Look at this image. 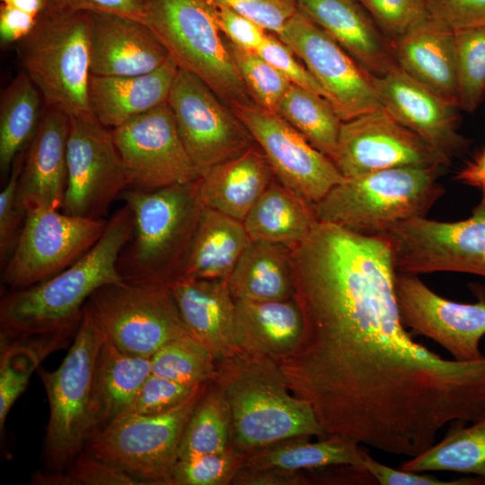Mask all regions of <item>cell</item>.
<instances>
[{
    "label": "cell",
    "mask_w": 485,
    "mask_h": 485,
    "mask_svg": "<svg viewBox=\"0 0 485 485\" xmlns=\"http://www.w3.org/2000/svg\"><path fill=\"white\" fill-rule=\"evenodd\" d=\"M292 250L293 298L304 331L277 361L322 428L354 438L391 436L444 412L461 388L463 366L406 331L390 238L316 221Z\"/></svg>",
    "instance_id": "1"
},
{
    "label": "cell",
    "mask_w": 485,
    "mask_h": 485,
    "mask_svg": "<svg viewBox=\"0 0 485 485\" xmlns=\"http://www.w3.org/2000/svg\"><path fill=\"white\" fill-rule=\"evenodd\" d=\"M133 230V213L125 204L75 262L44 281L5 295L0 304L1 338L75 334L92 295L105 285L124 281L118 260Z\"/></svg>",
    "instance_id": "2"
},
{
    "label": "cell",
    "mask_w": 485,
    "mask_h": 485,
    "mask_svg": "<svg viewBox=\"0 0 485 485\" xmlns=\"http://www.w3.org/2000/svg\"><path fill=\"white\" fill-rule=\"evenodd\" d=\"M213 382L231 415V446L244 454L295 436H327L308 401L289 389L278 361L237 347L216 360Z\"/></svg>",
    "instance_id": "3"
},
{
    "label": "cell",
    "mask_w": 485,
    "mask_h": 485,
    "mask_svg": "<svg viewBox=\"0 0 485 485\" xmlns=\"http://www.w3.org/2000/svg\"><path fill=\"white\" fill-rule=\"evenodd\" d=\"M197 183L121 193L134 216L133 234L118 260L125 282L170 286L181 276L176 261L186 263L203 208Z\"/></svg>",
    "instance_id": "4"
},
{
    "label": "cell",
    "mask_w": 485,
    "mask_h": 485,
    "mask_svg": "<svg viewBox=\"0 0 485 485\" xmlns=\"http://www.w3.org/2000/svg\"><path fill=\"white\" fill-rule=\"evenodd\" d=\"M443 165L403 166L344 178L313 205L318 221L366 235H385L398 223L426 217L445 194Z\"/></svg>",
    "instance_id": "5"
},
{
    "label": "cell",
    "mask_w": 485,
    "mask_h": 485,
    "mask_svg": "<svg viewBox=\"0 0 485 485\" xmlns=\"http://www.w3.org/2000/svg\"><path fill=\"white\" fill-rule=\"evenodd\" d=\"M16 44L19 61L47 106L70 118L96 120L88 101L90 13L43 11L31 32Z\"/></svg>",
    "instance_id": "6"
},
{
    "label": "cell",
    "mask_w": 485,
    "mask_h": 485,
    "mask_svg": "<svg viewBox=\"0 0 485 485\" xmlns=\"http://www.w3.org/2000/svg\"><path fill=\"white\" fill-rule=\"evenodd\" d=\"M143 22L179 69L197 75L229 103L250 101L209 0H145Z\"/></svg>",
    "instance_id": "7"
},
{
    "label": "cell",
    "mask_w": 485,
    "mask_h": 485,
    "mask_svg": "<svg viewBox=\"0 0 485 485\" xmlns=\"http://www.w3.org/2000/svg\"><path fill=\"white\" fill-rule=\"evenodd\" d=\"M104 338L86 303L60 366L54 371H39L49 403L44 448L52 472L65 471L95 434L91 387L95 357Z\"/></svg>",
    "instance_id": "8"
},
{
    "label": "cell",
    "mask_w": 485,
    "mask_h": 485,
    "mask_svg": "<svg viewBox=\"0 0 485 485\" xmlns=\"http://www.w3.org/2000/svg\"><path fill=\"white\" fill-rule=\"evenodd\" d=\"M209 384L169 411L124 415L93 436L87 444L89 454L120 468L142 484L173 485L172 468L181 434Z\"/></svg>",
    "instance_id": "9"
},
{
    "label": "cell",
    "mask_w": 485,
    "mask_h": 485,
    "mask_svg": "<svg viewBox=\"0 0 485 485\" xmlns=\"http://www.w3.org/2000/svg\"><path fill=\"white\" fill-rule=\"evenodd\" d=\"M87 304L104 337L132 355L152 357L169 341L190 335L169 285L109 284Z\"/></svg>",
    "instance_id": "10"
},
{
    "label": "cell",
    "mask_w": 485,
    "mask_h": 485,
    "mask_svg": "<svg viewBox=\"0 0 485 485\" xmlns=\"http://www.w3.org/2000/svg\"><path fill=\"white\" fill-rule=\"evenodd\" d=\"M387 235L396 270L419 275L452 271L485 277V190L471 216L455 222L413 217Z\"/></svg>",
    "instance_id": "11"
},
{
    "label": "cell",
    "mask_w": 485,
    "mask_h": 485,
    "mask_svg": "<svg viewBox=\"0 0 485 485\" xmlns=\"http://www.w3.org/2000/svg\"><path fill=\"white\" fill-rule=\"evenodd\" d=\"M107 221L75 216L58 209L26 212L3 280L12 290L44 281L85 254L101 238Z\"/></svg>",
    "instance_id": "12"
},
{
    "label": "cell",
    "mask_w": 485,
    "mask_h": 485,
    "mask_svg": "<svg viewBox=\"0 0 485 485\" xmlns=\"http://www.w3.org/2000/svg\"><path fill=\"white\" fill-rule=\"evenodd\" d=\"M230 105L260 146L280 183L306 202L317 203L343 181L334 162L277 113L250 101Z\"/></svg>",
    "instance_id": "13"
},
{
    "label": "cell",
    "mask_w": 485,
    "mask_h": 485,
    "mask_svg": "<svg viewBox=\"0 0 485 485\" xmlns=\"http://www.w3.org/2000/svg\"><path fill=\"white\" fill-rule=\"evenodd\" d=\"M181 141L201 175L251 146L253 137L197 75L179 69L168 101Z\"/></svg>",
    "instance_id": "14"
},
{
    "label": "cell",
    "mask_w": 485,
    "mask_h": 485,
    "mask_svg": "<svg viewBox=\"0 0 485 485\" xmlns=\"http://www.w3.org/2000/svg\"><path fill=\"white\" fill-rule=\"evenodd\" d=\"M66 156L63 212L101 219L112 202L130 186L111 130L96 120L70 118Z\"/></svg>",
    "instance_id": "15"
},
{
    "label": "cell",
    "mask_w": 485,
    "mask_h": 485,
    "mask_svg": "<svg viewBox=\"0 0 485 485\" xmlns=\"http://www.w3.org/2000/svg\"><path fill=\"white\" fill-rule=\"evenodd\" d=\"M278 37L303 60L342 121L382 106L372 75L299 10Z\"/></svg>",
    "instance_id": "16"
},
{
    "label": "cell",
    "mask_w": 485,
    "mask_h": 485,
    "mask_svg": "<svg viewBox=\"0 0 485 485\" xmlns=\"http://www.w3.org/2000/svg\"><path fill=\"white\" fill-rule=\"evenodd\" d=\"M130 186L156 190L202 176L180 137L168 102L111 129Z\"/></svg>",
    "instance_id": "17"
},
{
    "label": "cell",
    "mask_w": 485,
    "mask_h": 485,
    "mask_svg": "<svg viewBox=\"0 0 485 485\" xmlns=\"http://www.w3.org/2000/svg\"><path fill=\"white\" fill-rule=\"evenodd\" d=\"M394 290L405 328L423 335L445 349L457 361L482 358L480 345L485 336V294L476 303L444 298L417 275L396 270Z\"/></svg>",
    "instance_id": "18"
},
{
    "label": "cell",
    "mask_w": 485,
    "mask_h": 485,
    "mask_svg": "<svg viewBox=\"0 0 485 485\" xmlns=\"http://www.w3.org/2000/svg\"><path fill=\"white\" fill-rule=\"evenodd\" d=\"M334 163L344 178L403 166H446L419 136L383 106L342 121Z\"/></svg>",
    "instance_id": "19"
},
{
    "label": "cell",
    "mask_w": 485,
    "mask_h": 485,
    "mask_svg": "<svg viewBox=\"0 0 485 485\" xmlns=\"http://www.w3.org/2000/svg\"><path fill=\"white\" fill-rule=\"evenodd\" d=\"M381 105L427 142L449 165L468 141L458 132L457 104L403 71L399 66L372 76Z\"/></svg>",
    "instance_id": "20"
},
{
    "label": "cell",
    "mask_w": 485,
    "mask_h": 485,
    "mask_svg": "<svg viewBox=\"0 0 485 485\" xmlns=\"http://www.w3.org/2000/svg\"><path fill=\"white\" fill-rule=\"evenodd\" d=\"M70 117L47 106L29 144L18 181L17 201L33 208H62L67 183Z\"/></svg>",
    "instance_id": "21"
},
{
    "label": "cell",
    "mask_w": 485,
    "mask_h": 485,
    "mask_svg": "<svg viewBox=\"0 0 485 485\" xmlns=\"http://www.w3.org/2000/svg\"><path fill=\"white\" fill-rule=\"evenodd\" d=\"M90 13L92 75H144L156 70L170 58L164 46L143 22L110 13Z\"/></svg>",
    "instance_id": "22"
},
{
    "label": "cell",
    "mask_w": 485,
    "mask_h": 485,
    "mask_svg": "<svg viewBox=\"0 0 485 485\" xmlns=\"http://www.w3.org/2000/svg\"><path fill=\"white\" fill-rule=\"evenodd\" d=\"M296 4L372 76L398 66L389 40L357 0H296Z\"/></svg>",
    "instance_id": "23"
},
{
    "label": "cell",
    "mask_w": 485,
    "mask_h": 485,
    "mask_svg": "<svg viewBox=\"0 0 485 485\" xmlns=\"http://www.w3.org/2000/svg\"><path fill=\"white\" fill-rule=\"evenodd\" d=\"M170 288L188 333L216 360L238 347L235 300L226 280L181 276Z\"/></svg>",
    "instance_id": "24"
},
{
    "label": "cell",
    "mask_w": 485,
    "mask_h": 485,
    "mask_svg": "<svg viewBox=\"0 0 485 485\" xmlns=\"http://www.w3.org/2000/svg\"><path fill=\"white\" fill-rule=\"evenodd\" d=\"M178 70L170 57L156 70L144 75H91L88 101L95 119L113 129L166 103Z\"/></svg>",
    "instance_id": "25"
},
{
    "label": "cell",
    "mask_w": 485,
    "mask_h": 485,
    "mask_svg": "<svg viewBox=\"0 0 485 485\" xmlns=\"http://www.w3.org/2000/svg\"><path fill=\"white\" fill-rule=\"evenodd\" d=\"M389 41L395 61L403 71L457 104L455 43L452 29L429 17Z\"/></svg>",
    "instance_id": "26"
},
{
    "label": "cell",
    "mask_w": 485,
    "mask_h": 485,
    "mask_svg": "<svg viewBox=\"0 0 485 485\" xmlns=\"http://www.w3.org/2000/svg\"><path fill=\"white\" fill-rule=\"evenodd\" d=\"M274 174L262 150L251 146L206 171L197 183L203 207L243 222Z\"/></svg>",
    "instance_id": "27"
},
{
    "label": "cell",
    "mask_w": 485,
    "mask_h": 485,
    "mask_svg": "<svg viewBox=\"0 0 485 485\" xmlns=\"http://www.w3.org/2000/svg\"><path fill=\"white\" fill-rule=\"evenodd\" d=\"M151 373V357L127 353L104 338L95 357L91 387L95 434L129 413Z\"/></svg>",
    "instance_id": "28"
},
{
    "label": "cell",
    "mask_w": 485,
    "mask_h": 485,
    "mask_svg": "<svg viewBox=\"0 0 485 485\" xmlns=\"http://www.w3.org/2000/svg\"><path fill=\"white\" fill-rule=\"evenodd\" d=\"M237 346L263 352L276 360L288 355L304 331L299 304L286 300H235Z\"/></svg>",
    "instance_id": "29"
},
{
    "label": "cell",
    "mask_w": 485,
    "mask_h": 485,
    "mask_svg": "<svg viewBox=\"0 0 485 485\" xmlns=\"http://www.w3.org/2000/svg\"><path fill=\"white\" fill-rule=\"evenodd\" d=\"M251 242L242 221L203 207L182 276L227 280Z\"/></svg>",
    "instance_id": "30"
},
{
    "label": "cell",
    "mask_w": 485,
    "mask_h": 485,
    "mask_svg": "<svg viewBox=\"0 0 485 485\" xmlns=\"http://www.w3.org/2000/svg\"><path fill=\"white\" fill-rule=\"evenodd\" d=\"M365 454L360 444L340 436L327 435L315 442H311L310 436H295L250 453L242 466L292 471L349 466L367 473L365 470Z\"/></svg>",
    "instance_id": "31"
},
{
    "label": "cell",
    "mask_w": 485,
    "mask_h": 485,
    "mask_svg": "<svg viewBox=\"0 0 485 485\" xmlns=\"http://www.w3.org/2000/svg\"><path fill=\"white\" fill-rule=\"evenodd\" d=\"M316 221L308 202L284 185L271 181L242 223L252 242L294 249L305 240Z\"/></svg>",
    "instance_id": "32"
},
{
    "label": "cell",
    "mask_w": 485,
    "mask_h": 485,
    "mask_svg": "<svg viewBox=\"0 0 485 485\" xmlns=\"http://www.w3.org/2000/svg\"><path fill=\"white\" fill-rule=\"evenodd\" d=\"M226 281L234 300L292 298L291 258L282 244L251 242Z\"/></svg>",
    "instance_id": "33"
},
{
    "label": "cell",
    "mask_w": 485,
    "mask_h": 485,
    "mask_svg": "<svg viewBox=\"0 0 485 485\" xmlns=\"http://www.w3.org/2000/svg\"><path fill=\"white\" fill-rule=\"evenodd\" d=\"M451 425L446 435L401 464L411 472H454L472 474L485 484V416L464 426Z\"/></svg>",
    "instance_id": "34"
},
{
    "label": "cell",
    "mask_w": 485,
    "mask_h": 485,
    "mask_svg": "<svg viewBox=\"0 0 485 485\" xmlns=\"http://www.w3.org/2000/svg\"><path fill=\"white\" fill-rule=\"evenodd\" d=\"M40 91L23 71L2 92L0 100V170L5 176L29 146L41 119Z\"/></svg>",
    "instance_id": "35"
},
{
    "label": "cell",
    "mask_w": 485,
    "mask_h": 485,
    "mask_svg": "<svg viewBox=\"0 0 485 485\" xmlns=\"http://www.w3.org/2000/svg\"><path fill=\"white\" fill-rule=\"evenodd\" d=\"M275 113L334 162L342 120L324 97L290 84L279 99Z\"/></svg>",
    "instance_id": "36"
},
{
    "label": "cell",
    "mask_w": 485,
    "mask_h": 485,
    "mask_svg": "<svg viewBox=\"0 0 485 485\" xmlns=\"http://www.w3.org/2000/svg\"><path fill=\"white\" fill-rule=\"evenodd\" d=\"M231 447V415L219 387L211 382L194 407L181 434L177 459L223 453Z\"/></svg>",
    "instance_id": "37"
},
{
    "label": "cell",
    "mask_w": 485,
    "mask_h": 485,
    "mask_svg": "<svg viewBox=\"0 0 485 485\" xmlns=\"http://www.w3.org/2000/svg\"><path fill=\"white\" fill-rule=\"evenodd\" d=\"M66 340L58 333L13 340L1 338V430L13 404L26 388L31 373L48 353L62 348Z\"/></svg>",
    "instance_id": "38"
},
{
    "label": "cell",
    "mask_w": 485,
    "mask_h": 485,
    "mask_svg": "<svg viewBox=\"0 0 485 485\" xmlns=\"http://www.w3.org/2000/svg\"><path fill=\"white\" fill-rule=\"evenodd\" d=\"M151 362V374L185 384L211 383L216 375V358L190 335L166 343Z\"/></svg>",
    "instance_id": "39"
},
{
    "label": "cell",
    "mask_w": 485,
    "mask_h": 485,
    "mask_svg": "<svg viewBox=\"0 0 485 485\" xmlns=\"http://www.w3.org/2000/svg\"><path fill=\"white\" fill-rule=\"evenodd\" d=\"M457 105L473 112L485 96V27L454 31Z\"/></svg>",
    "instance_id": "40"
},
{
    "label": "cell",
    "mask_w": 485,
    "mask_h": 485,
    "mask_svg": "<svg viewBox=\"0 0 485 485\" xmlns=\"http://www.w3.org/2000/svg\"><path fill=\"white\" fill-rule=\"evenodd\" d=\"M233 62L253 102L275 112L276 106L291 84L257 52L226 43Z\"/></svg>",
    "instance_id": "41"
},
{
    "label": "cell",
    "mask_w": 485,
    "mask_h": 485,
    "mask_svg": "<svg viewBox=\"0 0 485 485\" xmlns=\"http://www.w3.org/2000/svg\"><path fill=\"white\" fill-rule=\"evenodd\" d=\"M245 457L231 446L223 453L177 459L172 468L173 485L231 484Z\"/></svg>",
    "instance_id": "42"
},
{
    "label": "cell",
    "mask_w": 485,
    "mask_h": 485,
    "mask_svg": "<svg viewBox=\"0 0 485 485\" xmlns=\"http://www.w3.org/2000/svg\"><path fill=\"white\" fill-rule=\"evenodd\" d=\"M391 40L417 27L430 15L426 0H357Z\"/></svg>",
    "instance_id": "43"
},
{
    "label": "cell",
    "mask_w": 485,
    "mask_h": 485,
    "mask_svg": "<svg viewBox=\"0 0 485 485\" xmlns=\"http://www.w3.org/2000/svg\"><path fill=\"white\" fill-rule=\"evenodd\" d=\"M205 384L190 385L151 374L141 386L129 413L154 415L169 411Z\"/></svg>",
    "instance_id": "44"
},
{
    "label": "cell",
    "mask_w": 485,
    "mask_h": 485,
    "mask_svg": "<svg viewBox=\"0 0 485 485\" xmlns=\"http://www.w3.org/2000/svg\"><path fill=\"white\" fill-rule=\"evenodd\" d=\"M24 151L15 159L11 174L0 193V259L5 262L22 230L26 213L17 201L18 181Z\"/></svg>",
    "instance_id": "45"
},
{
    "label": "cell",
    "mask_w": 485,
    "mask_h": 485,
    "mask_svg": "<svg viewBox=\"0 0 485 485\" xmlns=\"http://www.w3.org/2000/svg\"><path fill=\"white\" fill-rule=\"evenodd\" d=\"M255 22L267 31L278 35L297 13L296 0H209Z\"/></svg>",
    "instance_id": "46"
},
{
    "label": "cell",
    "mask_w": 485,
    "mask_h": 485,
    "mask_svg": "<svg viewBox=\"0 0 485 485\" xmlns=\"http://www.w3.org/2000/svg\"><path fill=\"white\" fill-rule=\"evenodd\" d=\"M63 485H141L142 483L120 468L93 454L82 453L66 472H62Z\"/></svg>",
    "instance_id": "47"
},
{
    "label": "cell",
    "mask_w": 485,
    "mask_h": 485,
    "mask_svg": "<svg viewBox=\"0 0 485 485\" xmlns=\"http://www.w3.org/2000/svg\"><path fill=\"white\" fill-rule=\"evenodd\" d=\"M257 53L291 84L324 97L322 87L312 74L299 63L294 51L278 35L268 33Z\"/></svg>",
    "instance_id": "48"
},
{
    "label": "cell",
    "mask_w": 485,
    "mask_h": 485,
    "mask_svg": "<svg viewBox=\"0 0 485 485\" xmlns=\"http://www.w3.org/2000/svg\"><path fill=\"white\" fill-rule=\"evenodd\" d=\"M430 17L454 31L485 27V0H426Z\"/></svg>",
    "instance_id": "49"
},
{
    "label": "cell",
    "mask_w": 485,
    "mask_h": 485,
    "mask_svg": "<svg viewBox=\"0 0 485 485\" xmlns=\"http://www.w3.org/2000/svg\"><path fill=\"white\" fill-rule=\"evenodd\" d=\"M365 470L376 483L381 485H476L483 484L479 477L444 481L423 472L395 469L379 463L369 454H365Z\"/></svg>",
    "instance_id": "50"
},
{
    "label": "cell",
    "mask_w": 485,
    "mask_h": 485,
    "mask_svg": "<svg viewBox=\"0 0 485 485\" xmlns=\"http://www.w3.org/2000/svg\"><path fill=\"white\" fill-rule=\"evenodd\" d=\"M216 8L220 31L225 34L229 41L238 48L257 52L269 31L228 7L216 6Z\"/></svg>",
    "instance_id": "51"
},
{
    "label": "cell",
    "mask_w": 485,
    "mask_h": 485,
    "mask_svg": "<svg viewBox=\"0 0 485 485\" xmlns=\"http://www.w3.org/2000/svg\"><path fill=\"white\" fill-rule=\"evenodd\" d=\"M45 10L54 13H110L144 22L145 0H44Z\"/></svg>",
    "instance_id": "52"
},
{
    "label": "cell",
    "mask_w": 485,
    "mask_h": 485,
    "mask_svg": "<svg viewBox=\"0 0 485 485\" xmlns=\"http://www.w3.org/2000/svg\"><path fill=\"white\" fill-rule=\"evenodd\" d=\"M304 471L274 467L253 468L242 466L233 478L234 485H301L307 484Z\"/></svg>",
    "instance_id": "53"
},
{
    "label": "cell",
    "mask_w": 485,
    "mask_h": 485,
    "mask_svg": "<svg viewBox=\"0 0 485 485\" xmlns=\"http://www.w3.org/2000/svg\"><path fill=\"white\" fill-rule=\"evenodd\" d=\"M39 16L1 4V46L5 47L13 43H18L20 40H22L33 29Z\"/></svg>",
    "instance_id": "54"
},
{
    "label": "cell",
    "mask_w": 485,
    "mask_h": 485,
    "mask_svg": "<svg viewBox=\"0 0 485 485\" xmlns=\"http://www.w3.org/2000/svg\"><path fill=\"white\" fill-rule=\"evenodd\" d=\"M455 179L463 184L485 190V148L458 172Z\"/></svg>",
    "instance_id": "55"
},
{
    "label": "cell",
    "mask_w": 485,
    "mask_h": 485,
    "mask_svg": "<svg viewBox=\"0 0 485 485\" xmlns=\"http://www.w3.org/2000/svg\"><path fill=\"white\" fill-rule=\"evenodd\" d=\"M1 4L37 16L40 15L45 10L44 0H1Z\"/></svg>",
    "instance_id": "56"
}]
</instances>
